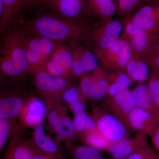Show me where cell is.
Instances as JSON below:
<instances>
[{
  "instance_id": "1",
  "label": "cell",
  "mask_w": 159,
  "mask_h": 159,
  "mask_svg": "<svg viewBox=\"0 0 159 159\" xmlns=\"http://www.w3.org/2000/svg\"><path fill=\"white\" fill-rule=\"evenodd\" d=\"M28 35L41 36L56 42L78 43L87 41L93 35L82 21L66 19L39 6L31 19L19 20Z\"/></svg>"
},
{
  "instance_id": "2",
  "label": "cell",
  "mask_w": 159,
  "mask_h": 159,
  "mask_svg": "<svg viewBox=\"0 0 159 159\" xmlns=\"http://www.w3.org/2000/svg\"><path fill=\"white\" fill-rule=\"evenodd\" d=\"M25 31L19 20L9 26L0 40V68L2 74L16 79L29 73Z\"/></svg>"
},
{
  "instance_id": "3",
  "label": "cell",
  "mask_w": 159,
  "mask_h": 159,
  "mask_svg": "<svg viewBox=\"0 0 159 159\" xmlns=\"http://www.w3.org/2000/svg\"><path fill=\"white\" fill-rule=\"evenodd\" d=\"M92 111L97 129L112 144L130 136L132 129L103 107L93 104Z\"/></svg>"
},
{
  "instance_id": "4",
  "label": "cell",
  "mask_w": 159,
  "mask_h": 159,
  "mask_svg": "<svg viewBox=\"0 0 159 159\" xmlns=\"http://www.w3.org/2000/svg\"><path fill=\"white\" fill-rule=\"evenodd\" d=\"M48 120L58 142H63L66 146L73 145L72 142L76 132L74 121L68 116L64 107L58 106L51 109L48 115Z\"/></svg>"
},
{
  "instance_id": "5",
  "label": "cell",
  "mask_w": 159,
  "mask_h": 159,
  "mask_svg": "<svg viewBox=\"0 0 159 159\" xmlns=\"http://www.w3.org/2000/svg\"><path fill=\"white\" fill-rule=\"evenodd\" d=\"M66 19L82 21L84 13L90 12L84 0H42L40 6Z\"/></svg>"
},
{
  "instance_id": "6",
  "label": "cell",
  "mask_w": 159,
  "mask_h": 159,
  "mask_svg": "<svg viewBox=\"0 0 159 159\" xmlns=\"http://www.w3.org/2000/svg\"><path fill=\"white\" fill-rule=\"evenodd\" d=\"M103 107L128 126L129 116L136 106L132 91L129 89L114 97H108L104 101Z\"/></svg>"
},
{
  "instance_id": "7",
  "label": "cell",
  "mask_w": 159,
  "mask_h": 159,
  "mask_svg": "<svg viewBox=\"0 0 159 159\" xmlns=\"http://www.w3.org/2000/svg\"><path fill=\"white\" fill-rule=\"evenodd\" d=\"M148 135L139 133L112 144L106 152L112 159H125L139 148L149 144Z\"/></svg>"
},
{
  "instance_id": "8",
  "label": "cell",
  "mask_w": 159,
  "mask_h": 159,
  "mask_svg": "<svg viewBox=\"0 0 159 159\" xmlns=\"http://www.w3.org/2000/svg\"><path fill=\"white\" fill-rule=\"evenodd\" d=\"M34 74L36 89L45 96H56L62 94L69 85L67 78L54 77L42 70Z\"/></svg>"
},
{
  "instance_id": "9",
  "label": "cell",
  "mask_w": 159,
  "mask_h": 159,
  "mask_svg": "<svg viewBox=\"0 0 159 159\" xmlns=\"http://www.w3.org/2000/svg\"><path fill=\"white\" fill-rule=\"evenodd\" d=\"M67 45L73 57V75L79 77L98 68V58L93 53L87 50H82L78 43Z\"/></svg>"
},
{
  "instance_id": "10",
  "label": "cell",
  "mask_w": 159,
  "mask_h": 159,
  "mask_svg": "<svg viewBox=\"0 0 159 159\" xmlns=\"http://www.w3.org/2000/svg\"><path fill=\"white\" fill-rule=\"evenodd\" d=\"M128 125L132 130L150 137L159 125V118L136 107L129 116Z\"/></svg>"
},
{
  "instance_id": "11",
  "label": "cell",
  "mask_w": 159,
  "mask_h": 159,
  "mask_svg": "<svg viewBox=\"0 0 159 159\" xmlns=\"http://www.w3.org/2000/svg\"><path fill=\"white\" fill-rule=\"evenodd\" d=\"M132 22L145 31H159V2L155 6L146 5L134 15Z\"/></svg>"
},
{
  "instance_id": "12",
  "label": "cell",
  "mask_w": 159,
  "mask_h": 159,
  "mask_svg": "<svg viewBox=\"0 0 159 159\" xmlns=\"http://www.w3.org/2000/svg\"><path fill=\"white\" fill-rule=\"evenodd\" d=\"M46 110L45 104L41 99L32 97L24 105L21 112L22 122L28 127L34 128L42 123Z\"/></svg>"
},
{
  "instance_id": "13",
  "label": "cell",
  "mask_w": 159,
  "mask_h": 159,
  "mask_svg": "<svg viewBox=\"0 0 159 159\" xmlns=\"http://www.w3.org/2000/svg\"><path fill=\"white\" fill-rule=\"evenodd\" d=\"M4 9L0 15V32L2 34L12 23L22 18L27 9L26 0H4Z\"/></svg>"
},
{
  "instance_id": "14",
  "label": "cell",
  "mask_w": 159,
  "mask_h": 159,
  "mask_svg": "<svg viewBox=\"0 0 159 159\" xmlns=\"http://www.w3.org/2000/svg\"><path fill=\"white\" fill-rule=\"evenodd\" d=\"M32 139L37 148L43 153L55 159H63V154L60 146L46 135L42 124L34 127Z\"/></svg>"
},
{
  "instance_id": "15",
  "label": "cell",
  "mask_w": 159,
  "mask_h": 159,
  "mask_svg": "<svg viewBox=\"0 0 159 159\" xmlns=\"http://www.w3.org/2000/svg\"><path fill=\"white\" fill-rule=\"evenodd\" d=\"M122 23L117 20L111 21L106 26L102 34L97 37V42L100 49L108 50L119 41L122 33Z\"/></svg>"
},
{
  "instance_id": "16",
  "label": "cell",
  "mask_w": 159,
  "mask_h": 159,
  "mask_svg": "<svg viewBox=\"0 0 159 159\" xmlns=\"http://www.w3.org/2000/svg\"><path fill=\"white\" fill-rule=\"evenodd\" d=\"M131 91L137 107L149 112L159 118V108L151 96L148 86L141 83Z\"/></svg>"
},
{
  "instance_id": "17",
  "label": "cell",
  "mask_w": 159,
  "mask_h": 159,
  "mask_svg": "<svg viewBox=\"0 0 159 159\" xmlns=\"http://www.w3.org/2000/svg\"><path fill=\"white\" fill-rule=\"evenodd\" d=\"M50 58L63 69L68 78L73 76V57L67 44L54 42V50Z\"/></svg>"
},
{
  "instance_id": "18",
  "label": "cell",
  "mask_w": 159,
  "mask_h": 159,
  "mask_svg": "<svg viewBox=\"0 0 159 159\" xmlns=\"http://www.w3.org/2000/svg\"><path fill=\"white\" fill-rule=\"evenodd\" d=\"M61 95L74 115L86 111V97L79 88L69 85Z\"/></svg>"
},
{
  "instance_id": "19",
  "label": "cell",
  "mask_w": 159,
  "mask_h": 159,
  "mask_svg": "<svg viewBox=\"0 0 159 159\" xmlns=\"http://www.w3.org/2000/svg\"><path fill=\"white\" fill-rule=\"evenodd\" d=\"M24 104L22 98L16 96L3 97L0 100V119H9L20 113Z\"/></svg>"
},
{
  "instance_id": "20",
  "label": "cell",
  "mask_w": 159,
  "mask_h": 159,
  "mask_svg": "<svg viewBox=\"0 0 159 159\" xmlns=\"http://www.w3.org/2000/svg\"><path fill=\"white\" fill-rule=\"evenodd\" d=\"M108 51L112 57L114 59L116 58L114 66L115 68L124 67L131 60V50L130 46L123 40L119 39L115 45L108 49Z\"/></svg>"
},
{
  "instance_id": "21",
  "label": "cell",
  "mask_w": 159,
  "mask_h": 159,
  "mask_svg": "<svg viewBox=\"0 0 159 159\" xmlns=\"http://www.w3.org/2000/svg\"><path fill=\"white\" fill-rule=\"evenodd\" d=\"M26 47V48L32 49L39 52L49 59L54 50V42L41 36L27 34Z\"/></svg>"
},
{
  "instance_id": "22",
  "label": "cell",
  "mask_w": 159,
  "mask_h": 159,
  "mask_svg": "<svg viewBox=\"0 0 159 159\" xmlns=\"http://www.w3.org/2000/svg\"><path fill=\"white\" fill-rule=\"evenodd\" d=\"M80 139L85 145L107 152L112 145L97 129L89 130L80 134Z\"/></svg>"
},
{
  "instance_id": "23",
  "label": "cell",
  "mask_w": 159,
  "mask_h": 159,
  "mask_svg": "<svg viewBox=\"0 0 159 159\" xmlns=\"http://www.w3.org/2000/svg\"><path fill=\"white\" fill-rule=\"evenodd\" d=\"M86 4L90 12L102 18L111 17L116 11L113 0H88Z\"/></svg>"
},
{
  "instance_id": "24",
  "label": "cell",
  "mask_w": 159,
  "mask_h": 159,
  "mask_svg": "<svg viewBox=\"0 0 159 159\" xmlns=\"http://www.w3.org/2000/svg\"><path fill=\"white\" fill-rule=\"evenodd\" d=\"M125 31L131 37V45L135 51H141L146 48L148 43L147 32L138 26L132 21L127 24Z\"/></svg>"
},
{
  "instance_id": "25",
  "label": "cell",
  "mask_w": 159,
  "mask_h": 159,
  "mask_svg": "<svg viewBox=\"0 0 159 159\" xmlns=\"http://www.w3.org/2000/svg\"><path fill=\"white\" fill-rule=\"evenodd\" d=\"M71 159H107L101 151L86 145L66 146Z\"/></svg>"
},
{
  "instance_id": "26",
  "label": "cell",
  "mask_w": 159,
  "mask_h": 159,
  "mask_svg": "<svg viewBox=\"0 0 159 159\" xmlns=\"http://www.w3.org/2000/svg\"><path fill=\"white\" fill-rule=\"evenodd\" d=\"M125 69L127 74L133 81L143 83L149 76L148 66L144 61L130 60L125 66Z\"/></svg>"
},
{
  "instance_id": "27",
  "label": "cell",
  "mask_w": 159,
  "mask_h": 159,
  "mask_svg": "<svg viewBox=\"0 0 159 159\" xmlns=\"http://www.w3.org/2000/svg\"><path fill=\"white\" fill-rule=\"evenodd\" d=\"M41 152L34 144L33 139L17 142L15 145L12 159H32Z\"/></svg>"
},
{
  "instance_id": "28",
  "label": "cell",
  "mask_w": 159,
  "mask_h": 159,
  "mask_svg": "<svg viewBox=\"0 0 159 159\" xmlns=\"http://www.w3.org/2000/svg\"><path fill=\"white\" fill-rule=\"evenodd\" d=\"M109 78L113 82L109 87L107 94L108 97H114L128 90L133 82L128 74L122 72H119L111 76Z\"/></svg>"
},
{
  "instance_id": "29",
  "label": "cell",
  "mask_w": 159,
  "mask_h": 159,
  "mask_svg": "<svg viewBox=\"0 0 159 159\" xmlns=\"http://www.w3.org/2000/svg\"><path fill=\"white\" fill-rule=\"evenodd\" d=\"M95 84L92 100H99L107 95L109 84L104 72L99 68L94 70L93 75Z\"/></svg>"
},
{
  "instance_id": "30",
  "label": "cell",
  "mask_w": 159,
  "mask_h": 159,
  "mask_svg": "<svg viewBox=\"0 0 159 159\" xmlns=\"http://www.w3.org/2000/svg\"><path fill=\"white\" fill-rule=\"evenodd\" d=\"M73 121L76 132L80 134L97 128L95 119L93 116L88 115L86 111L75 115Z\"/></svg>"
},
{
  "instance_id": "31",
  "label": "cell",
  "mask_w": 159,
  "mask_h": 159,
  "mask_svg": "<svg viewBox=\"0 0 159 159\" xmlns=\"http://www.w3.org/2000/svg\"><path fill=\"white\" fill-rule=\"evenodd\" d=\"M148 91L154 102L159 108V72L153 70L148 84Z\"/></svg>"
},
{
  "instance_id": "32",
  "label": "cell",
  "mask_w": 159,
  "mask_h": 159,
  "mask_svg": "<svg viewBox=\"0 0 159 159\" xmlns=\"http://www.w3.org/2000/svg\"><path fill=\"white\" fill-rule=\"evenodd\" d=\"M95 80L93 75H85L81 78L80 82V89L86 98L92 99Z\"/></svg>"
},
{
  "instance_id": "33",
  "label": "cell",
  "mask_w": 159,
  "mask_h": 159,
  "mask_svg": "<svg viewBox=\"0 0 159 159\" xmlns=\"http://www.w3.org/2000/svg\"><path fill=\"white\" fill-rule=\"evenodd\" d=\"M41 70L45 71L54 77H63L68 79L63 69L57 63L51 58H49L46 61Z\"/></svg>"
},
{
  "instance_id": "34",
  "label": "cell",
  "mask_w": 159,
  "mask_h": 159,
  "mask_svg": "<svg viewBox=\"0 0 159 159\" xmlns=\"http://www.w3.org/2000/svg\"><path fill=\"white\" fill-rule=\"evenodd\" d=\"M10 131L9 119H0V151L8 140Z\"/></svg>"
},
{
  "instance_id": "35",
  "label": "cell",
  "mask_w": 159,
  "mask_h": 159,
  "mask_svg": "<svg viewBox=\"0 0 159 159\" xmlns=\"http://www.w3.org/2000/svg\"><path fill=\"white\" fill-rule=\"evenodd\" d=\"M150 64L155 70L159 72V37L155 38L151 48Z\"/></svg>"
},
{
  "instance_id": "36",
  "label": "cell",
  "mask_w": 159,
  "mask_h": 159,
  "mask_svg": "<svg viewBox=\"0 0 159 159\" xmlns=\"http://www.w3.org/2000/svg\"><path fill=\"white\" fill-rule=\"evenodd\" d=\"M114 3L116 2V9L122 12H128L138 5L140 2V0H113Z\"/></svg>"
},
{
  "instance_id": "37",
  "label": "cell",
  "mask_w": 159,
  "mask_h": 159,
  "mask_svg": "<svg viewBox=\"0 0 159 159\" xmlns=\"http://www.w3.org/2000/svg\"><path fill=\"white\" fill-rule=\"evenodd\" d=\"M152 149L149 144H148L139 148L125 159H145Z\"/></svg>"
},
{
  "instance_id": "38",
  "label": "cell",
  "mask_w": 159,
  "mask_h": 159,
  "mask_svg": "<svg viewBox=\"0 0 159 159\" xmlns=\"http://www.w3.org/2000/svg\"><path fill=\"white\" fill-rule=\"evenodd\" d=\"M150 137L154 146L159 152V125Z\"/></svg>"
},
{
  "instance_id": "39",
  "label": "cell",
  "mask_w": 159,
  "mask_h": 159,
  "mask_svg": "<svg viewBox=\"0 0 159 159\" xmlns=\"http://www.w3.org/2000/svg\"><path fill=\"white\" fill-rule=\"evenodd\" d=\"M42 0H26L27 9H33L40 6Z\"/></svg>"
},
{
  "instance_id": "40",
  "label": "cell",
  "mask_w": 159,
  "mask_h": 159,
  "mask_svg": "<svg viewBox=\"0 0 159 159\" xmlns=\"http://www.w3.org/2000/svg\"><path fill=\"white\" fill-rule=\"evenodd\" d=\"M14 148V145H9L4 159H12V152H13Z\"/></svg>"
},
{
  "instance_id": "41",
  "label": "cell",
  "mask_w": 159,
  "mask_h": 159,
  "mask_svg": "<svg viewBox=\"0 0 159 159\" xmlns=\"http://www.w3.org/2000/svg\"><path fill=\"white\" fill-rule=\"evenodd\" d=\"M32 159H55L43 153V152H39L36 155L34 156Z\"/></svg>"
},
{
  "instance_id": "42",
  "label": "cell",
  "mask_w": 159,
  "mask_h": 159,
  "mask_svg": "<svg viewBox=\"0 0 159 159\" xmlns=\"http://www.w3.org/2000/svg\"><path fill=\"white\" fill-rule=\"evenodd\" d=\"M145 159H159V154L153 149Z\"/></svg>"
},
{
  "instance_id": "43",
  "label": "cell",
  "mask_w": 159,
  "mask_h": 159,
  "mask_svg": "<svg viewBox=\"0 0 159 159\" xmlns=\"http://www.w3.org/2000/svg\"><path fill=\"white\" fill-rule=\"evenodd\" d=\"M145 1V0H140V1Z\"/></svg>"
}]
</instances>
